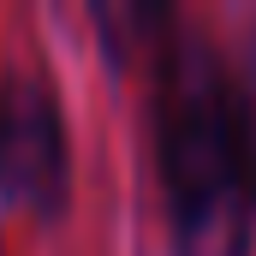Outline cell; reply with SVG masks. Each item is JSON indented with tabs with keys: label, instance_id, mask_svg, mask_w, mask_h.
<instances>
[{
	"label": "cell",
	"instance_id": "cell-1",
	"mask_svg": "<svg viewBox=\"0 0 256 256\" xmlns=\"http://www.w3.org/2000/svg\"><path fill=\"white\" fill-rule=\"evenodd\" d=\"M149 143L173 256H250L256 137L232 60L185 18L149 54Z\"/></svg>",
	"mask_w": 256,
	"mask_h": 256
},
{
	"label": "cell",
	"instance_id": "cell-4",
	"mask_svg": "<svg viewBox=\"0 0 256 256\" xmlns=\"http://www.w3.org/2000/svg\"><path fill=\"white\" fill-rule=\"evenodd\" d=\"M250 54H244V66H232V78H238V96H244V120H250V137H256V36L244 42Z\"/></svg>",
	"mask_w": 256,
	"mask_h": 256
},
{
	"label": "cell",
	"instance_id": "cell-2",
	"mask_svg": "<svg viewBox=\"0 0 256 256\" xmlns=\"http://www.w3.org/2000/svg\"><path fill=\"white\" fill-rule=\"evenodd\" d=\"M0 202L60 220L72 202V131L48 72L0 78Z\"/></svg>",
	"mask_w": 256,
	"mask_h": 256
},
{
	"label": "cell",
	"instance_id": "cell-3",
	"mask_svg": "<svg viewBox=\"0 0 256 256\" xmlns=\"http://www.w3.org/2000/svg\"><path fill=\"white\" fill-rule=\"evenodd\" d=\"M90 24L102 36V54L114 66H131V54L149 60L161 48V36L179 24V12L161 0H90Z\"/></svg>",
	"mask_w": 256,
	"mask_h": 256
}]
</instances>
